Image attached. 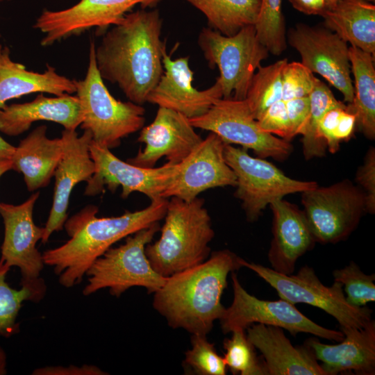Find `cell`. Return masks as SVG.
<instances>
[{"label": "cell", "mask_w": 375, "mask_h": 375, "mask_svg": "<svg viewBox=\"0 0 375 375\" xmlns=\"http://www.w3.org/2000/svg\"><path fill=\"white\" fill-rule=\"evenodd\" d=\"M162 20L158 10L128 12L94 47L103 80L116 84L130 101L142 105L163 74Z\"/></svg>", "instance_id": "cell-1"}, {"label": "cell", "mask_w": 375, "mask_h": 375, "mask_svg": "<svg viewBox=\"0 0 375 375\" xmlns=\"http://www.w3.org/2000/svg\"><path fill=\"white\" fill-rule=\"evenodd\" d=\"M241 260L228 249L212 252L203 262L166 277L153 293V307L172 328L207 335L224 312L221 299L227 278L242 267Z\"/></svg>", "instance_id": "cell-2"}, {"label": "cell", "mask_w": 375, "mask_h": 375, "mask_svg": "<svg viewBox=\"0 0 375 375\" xmlns=\"http://www.w3.org/2000/svg\"><path fill=\"white\" fill-rule=\"evenodd\" d=\"M168 199L151 201L146 208L117 217H98V208L88 206L65 223L69 240L42 253L45 265L67 288L80 283L90 265L117 242L164 218Z\"/></svg>", "instance_id": "cell-3"}, {"label": "cell", "mask_w": 375, "mask_h": 375, "mask_svg": "<svg viewBox=\"0 0 375 375\" xmlns=\"http://www.w3.org/2000/svg\"><path fill=\"white\" fill-rule=\"evenodd\" d=\"M164 218L160 238L145 247L146 256L157 273L168 277L208 258L215 231L203 199L185 201L171 197Z\"/></svg>", "instance_id": "cell-4"}, {"label": "cell", "mask_w": 375, "mask_h": 375, "mask_svg": "<svg viewBox=\"0 0 375 375\" xmlns=\"http://www.w3.org/2000/svg\"><path fill=\"white\" fill-rule=\"evenodd\" d=\"M94 47L91 40L87 72L83 79L76 80L75 93L82 111L80 126L92 134L94 142L111 149L143 127L145 110L142 105L117 100L110 94L97 69Z\"/></svg>", "instance_id": "cell-5"}, {"label": "cell", "mask_w": 375, "mask_h": 375, "mask_svg": "<svg viewBox=\"0 0 375 375\" xmlns=\"http://www.w3.org/2000/svg\"><path fill=\"white\" fill-rule=\"evenodd\" d=\"M159 230L156 222L127 236L124 244L110 247L96 259L85 273L88 284L83 294L108 288L111 295L119 297L135 286L144 288L149 294L159 290L166 277L154 270L145 253L146 246Z\"/></svg>", "instance_id": "cell-6"}, {"label": "cell", "mask_w": 375, "mask_h": 375, "mask_svg": "<svg viewBox=\"0 0 375 375\" xmlns=\"http://www.w3.org/2000/svg\"><path fill=\"white\" fill-rule=\"evenodd\" d=\"M198 44L210 66L217 67L222 98L245 99L253 74L269 56L259 41L254 25L242 28L231 36L203 28Z\"/></svg>", "instance_id": "cell-7"}, {"label": "cell", "mask_w": 375, "mask_h": 375, "mask_svg": "<svg viewBox=\"0 0 375 375\" xmlns=\"http://www.w3.org/2000/svg\"><path fill=\"white\" fill-rule=\"evenodd\" d=\"M241 264L270 285L280 299L293 305L317 307L334 317L340 328H359L372 319L371 309L355 307L347 301L342 283L334 281L330 287L324 285L311 267L304 265L296 274H285L242 258Z\"/></svg>", "instance_id": "cell-8"}, {"label": "cell", "mask_w": 375, "mask_h": 375, "mask_svg": "<svg viewBox=\"0 0 375 375\" xmlns=\"http://www.w3.org/2000/svg\"><path fill=\"white\" fill-rule=\"evenodd\" d=\"M224 154L236 177L234 195L241 201L249 222L257 221L273 201L318 186L315 181H299L286 176L265 158L253 157L242 147L225 144Z\"/></svg>", "instance_id": "cell-9"}, {"label": "cell", "mask_w": 375, "mask_h": 375, "mask_svg": "<svg viewBox=\"0 0 375 375\" xmlns=\"http://www.w3.org/2000/svg\"><path fill=\"white\" fill-rule=\"evenodd\" d=\"M301 203L315 240L321 244L345 240L365 212L363 191L349 180L304 191Z\"/></svg>", "instance_id": "cell-10"}, {"label": "cell", "mask_w": 375, "mask_h": 375, "mask_svg": "<svg viewBox=\"0 0 375 375\" xmlns=\"http://www.w3.org/2000/svg\"><path fill=\"white\" fill-rule=\"evenodd\" d=\"M189 121L194 128L216 134L226 144L251 149L258 158L283 161L293 150L289 141L261 129L245 99L221 98L206 113Z\"/></svg>", "instance_id": "cell-11"}, {"label": "cell", "mask_w": 375, "mask_h": 375, "mask_svg": "<svg viewBox=\"0 0 375 375\" xmlns=\"http://www.w3.org/2000/svg\"><path fill=\"white\" fill-rule=\"evenodd\" d=\"M233 299L219 319L224 334L235 330H245L252 324H262L285 329L292 335L299 333L340 342L344 338L341 331L319 325L301 313L294 305L283 299L268 301L249 294L242 286L235 272H231Z\"/></svg>", "instance_id": "cell-12"}, {"label": "cell", "mask_w": 375, "mask_h": 375, "mask_svg": "<svg viewBox=\"0 0 375 375\" xmlns=\"http://www.w3.org/2000/svg\"><path fill=\"white\" fill-rule=\"evenodd\" d=\"M90 151L95 172L87 182L84 191L86 196L99 194L105 188L113 192L121 186L123 199L134 192L145 194L151 201L162 199V194L178 168V163L168 162L159 167L136 166L122 160L110 149L93 140Z\"/></svg>", "instance_id": "cell-13"}, {"label": "cell", "mask_w": 375, "mask_h": 375, "mask_svg": "<svg viewBox=\"0 0 375 375\" xmlns=\"http://www.w3.org/2000/svg\"><path fill=\"white\" fill-rule=\"evenodd\" d=\"M160 0H80L67 8L44 10L33 27L42 33L40 44L48 47L92 28H107L120 22L136 5L145 8Z\"/></svg>", "instance_id": "cell-14"}, {"label": "cell", "mask_w": 375, "mask_h": 375, "mask_svg": "<svg viewBox=\"0 0 375 375\" xmlns=\"http://www.w3.org/2000/svg\"><path fill=\"white\" fill-rule=\"evenodd\" d=\"M288 42L299 53L301 63L339 90L344 102L354 96L347 43L329 29L297 24L288 32Z\"/></svg>", "instance_id": "cell-15"}, {"label": "cell", "mask_w": 375, "mask_h": 375, "mask_svg": "<svg viewBox=\"0 0 375 375\" xmlns=\"http://www.w3.org/2000/svg\"><path fill=\"white\" fill-rule=\"evenodd\" d=\"M225 144L216 134L208 136L181 162L162 199L191 201L209 189L236 185V177L224 154Z\"/></svg>", "instance_id": "cell-16"}, {"label": "cell", "mask_w": 375, "mask_h": 375, "mask_svg": "<svg viewBox=\"0 0 375 375\" xmlns=\"http://www.w3.org/2000/svg\"><path fill=\"white\" fill-rule=\"evenodd\" d=\"M39 195L37 192L17 205L0 202V215L4 225L1 260L10 267H17L21 280L39 278L45 265L42 253L36 247L43 237L44 227L37 226L33 217Z\"/></svg>", "instance_id": "cell-17"}, {"label": "cell", "mask_w": 375, "mask_h": 375, "mask_svg": "<svg viewBox=\"0 0 375 375\" xmlns=\"http://www.w3.org/2000/svg\"><path fill=\"white\" fill-rule=\"evenodd\" d=\"M63 142L62 157L55 170V187L51 208L41 240L46 244L51 234L63 228L67 218V209L72 190L83 181L88 182L95 172L90 147L92 134L84 131L78 135L76 130L62 131Z\"/></svg>", "instance_id": "cell-18"}, {"label": "cell", "mask_w": 375, "mask_h": 375, "mask_svg": "<svg viewBox=\"0 0 375 375\" xmlns=\"http://www.w3.org/2000/svg\"><path fill=\"white\" fill-rule=\"evenodd\" d=\"M189 119L172 109L158 107L153 121L142 127L138 141L145 147L126 162L151 168L162 157L172 164L183 161L202 141Z\"/></svg>", "instance_id": "cell-19"}, {"label": "cell", "mask_w": 375, "mask_h": 375, "mask_svg": "<svg viewBox=\"0 0 375 375\" xmlns=\"http://www.w3.org/2000/svg\"><path fill=\"white\" fill-rule=\"evenodd\" d=\"M162 65L165 71L147 102L174 110L191 119L206 113L217 100L222 98L217 80L206 90H198L193 86L194 72L190 67L188 57L172 60L165 47Z\"/></svg>", "instance_id": "cell-20"}, {"label": "cell", "mask_w": 375, "mask_h": 375, "mask_svg": "<svg viewBox=\"0 0 375 375\" xmlns=\"http://www.w3.org/2000/svg\"><path fill=\"white\" fill-rule=\"evenodd\" d=\"M343 339L337 344L322 343L311 338L304 345L322 362L326 375L353 372L360 375L375 374V321L364 326L340 328Z\"/></svg>", "instance_id": "cell-21"}, {"label": "cell", "mask_w": 375, "mask_h": 375, "mask_svg": "<svg viewBox=\"0 0 375 375\" xmlns=\"http://www.w3.org/2000/svg\"><path fill=\"white\" fill-rule=\"evenodd\" d=\"M272 212V240L268 252L271 268L293 274L297 260L311 250L315 240L303 210L287 201L269 204Z\"/></svg>", "instance_id": "cell-22"}, {"label": "cell", "mask_w": 375, "mask_h": 375, "mask_svg": "<svg viewBox=\"0 0 375 375\" xmlns=\"http://www.w3.org/2000/svg\"><path fill=\"white\" fill-rule=\"evenodd\" d=\"M246 331L262 354L267 375H326L312 352L304 344L294 347L283 328L254 324Z\"/></svg>", "instance_id": "cell-23"}, {"label": "cell", "mask_w": 375, "mask_h": 375, "mask_svg": "<svg viewBox=\"0 0 375 375\" xmlns=\"http://www.w3.org/2000/svg\"><path fill=\"white\" fill-rule=\"evenodd\" d=\"M39 121L52 122L65 129L76 130L82 122L78 98L69 94L49 97L40 93L31 101L6 104L0 108V131L9 136L22 134Z\"/></svg>", "instance_id": "cell-24"}, {"label": "cell", "mask_w": 375, "mask_h": 375, "mask_svg": "<svg viewBox=\"0 0 375 375\" xmlns=\"http://www.w3.org/2000/svg\"><path fill=\"white\" fill-rule=\"evenodd\" d=\"M38 92L72 94L76 92V80L58 74L49 65L43 72L28 70L11 59L8 47L0 45V108L9 100Z\"/></svg>", "instance_id": "cell-25"}, {"label": "cell", "mask_w": 375, "mask_h": 375, "mask_svg": "<svg viewBox=\"0 0 375 375\" xmlns=\"http://www.w3.org/2000/svg\"><path fill=\"white\" fill-rule=\"evenodd\" d=\"M47 127L39 126L22 140L11 157L12 169L22 174L28 191L49 185L62 157L63 142L50 139Z\"/></svg>", "instance_id": "cell-26"}, {"label": "cell", "mask_w": 375, "mask_h": 375, "mask_svg": "<svg viewBox=\"0 0 375 375\" xmlns=\"http://www.w3.org/2000/svg\"><path fill=\"white\" fill-rule=\"evenodd\" d=\"M325 27L351 46L374 56L375 6L372 3L340 0L322 16Z\"/></svg>", "instance_id": "cell-27"}, {"label": "cell", "mask_w": 375, "mask_h": 375, "mask_svg": "<svg viewBox=\"0 0 375 375\" xmlns=\"http://www.w3.org/2000/svg\"><path fill=\"white\" fill-rule=\"evenodd\" d=\"M354 96L347 109L356 117V127L369 140L375 138L374 56L357 47H349Z\"/></svg>", "instance_id": "cell-28"}, {"label": "cell", "mask_w": 375, "mask_h": 375, "mask_svg": "<svg viewBox=\"0 0 375 375\" xmlns=\"http://www.w3.org/2000/svg\"><path fill=\"white\" fill-rule=\"evenodd\" d=\"M202 12L209 27L231 36L242 28L255 25L261 0H183Z\"/></svg>", "instance_id": "cell-29"}, {"label": "cell", "mask_w": 375, "mask_h": 375, "mask_svg": "<svg viewBox=\"0 0 375 375\" xmlns=\"http://www.w3.org/2000/svg\"><path fill=\"white\" fill-rule=\"evenodd\" d=\"M0 259V336L8 338L20 331L17 318L25 301L40 302L47 293V285L43 278L21 280V289L12 288L6 282L10 269Z\"/></svg>", "instance_id": "cell-30"}, {"label": "cell", "mask_w": 375, "mask_h": 375, "mask_svg": "<svg viewBox=\"0 0 375 375\" xmlns=\"http://www.w3.org/2000/svg\"><path fill=\"white\" fill-rule=\"evenodd\" d=\"M309 98L310 114L302 134L303 153L306 160L325 155L326 146L319 135V124L328 110L346 106L344 102L338 100L330 88L317 78Z\"/></svg>", "instance_id": "cell-31"}, {"label": "cell", "mask_w": 375, "mask_h": 375, "mask_svg": "<svg viewBox=\"0 0 375 375\" xmlns=\"http://www.w3.org/2000/svg\"><path fill=\"white\" fill-rule=\"evenodd\" d=\"M288 59L260 66L251 79L245 98L253 117L258 120L267 109L282 99V72Z\"/></svg>", "instance_id": "cell-32"}, {"label": "cell", "mask_w": 375, "mask_h": 375, "mask_svg": "<svg viewBox=\"0 0 375 375\" xmlns=\"http://www.w3.org/2000/svg\"><path fill=\"white\" fill-rule=\"evenodd\" d=\"M231 338H226L223 346L224 360L233 374L267 375L262 358L256 355V348L249 340L245 330L231 332Z\"/></svg>", "instance_id": "cell-33"}, {"label": "cell", "mask_w": 375, "mask_h": 375, "mask_svg": "<svg viewBox=\"0 0 375 375\" xmlns=\"http://www.w3.org/2000/svg\"><path fill=\"white\" fill-rule=\"evenodd\" d=\"M281 2L282 0H261L258 18L254 25L259 41L276 56L287 47Z\"/></svg>", "instance_id": "cell-34"}, {"label": "cell", "mask_w": 375, "mask_h": 375, "mask_svg": "<svg viewBox=\"0 0 375 375\" xmlns=\"http://www.w3.org/2000/svg\"><path fill=\"white\" fill-rule=\"evenodd\" d=\"M334 281L342 285L347 301L355 307H365L375 301V275L364 273L351 261L344 267L333 272Z\"/></svg>", "instance_id": "cell-35"}, {"label": "cell", "mask_w": 375, "mask_h": 375, "mask_svg": "<svg viewBox=\"0 0 375 375\" xmlns=\"http://www.w3.org/2000/svg\"><path fill=\"white\" fill-rule=\"evenodd\" d=\"M355 129L356 117L346 105L328 110L319 124L318 133L326 149L334 153L340 149L341 142L351 139Z\"/></svg>", "instance_id": "cell-36"}, {"label": "cell", "mask_w": 375, "mask_h": 375, "mask_svg": "<svg viewBox=\"0 0 375 375\" xmlns=\"http://www.w3.org/2000/svg\"><path fill=\"white\" fill-rule=\"evenodd\" d=\"M192 347L185 353L184 364L199 375H225L226 365L213 343L204 335L193 334Z\"/></svg>", "instance_id": "cell-37"}, {"label": "cell", "mask_w": 375, "mask_h": 375, "mask_svg": "<svg viewBox=\"0 0 375 375\" xmlns=\"http://www.w3.org/2000/svg\"><path fill=\"white\" fill-rule=\"evenodd\" d=\"M316 78L301 62H288L282 72V99L288 101L309 96Z\"/></svg>", "instance_id": "cell-38"}, {"label": "cell", "mask_w": 375, "mask_h": 375, "mask_svg": "<svg viewBox=\"0 0 375 375\" xmlns=\"http://www.w3.org/2000/svg\"><path fill=\"white\" fill-rule=\"evenodd\" d=\"M257 121L261 129L267 133L289 142L293 138L286 103L283 99L270 106Z\"/></svg>", "instance_id": "cell-39"}, {"label": "cell", "mask_w": 375, "mask_h": 375, "mask_svg": "<svg viewBox=\"0 0 375 375\" xmlns=\"http://www.w3.org/2000/svg\"><path fill=\"white\" fill-rule=\"evenodd\" d=\"M356 181L365 194V212H375V149L370 147L367 151L363 164L356 174Z\"/></svg>", "instance_id": "cell-40"}, {"label": "cell", "mask_w": 375, "mask_h": 375, "mask_svg": "<svg viewBox=\"0 0 375 375\" xmlns=\"http://www.w3.org/2000/svg\"><path fill=\"white\" fill-rule=\"evenodd\" d=\"M292 137L302 135L310 114L309 96L285 101Z\"/></svg>", "instance_id": "cell-41"}, {"label": "cell", "mask_w": 375, "mask_h": 375, "mask_svg": "<svg viewBox=\"0 0 375 375\" xmlns=\"http://www.w3.org/2000/svg\"><path fill=\"white\" fill-rule=\"evenodd\" d=\"M33 375H105L108 373L92 365L47 366L35 369Z\"/></svg>", "instance_id": "cell-42"}, {"label": "cell", "mask_w": 375, "mask_h": 375, "mask_svg": "<svg viewBox=\"0 0 375 375\" xmlns=\"http://www.w3.org/2000/svg\"><path fill=\"white\" fill-rule=\"evenodd\" d=\"M294 8L308 15L322 16L326 10L325 0H288Z\"/></svg>", "instance_id": "cell-43"}, {"label": "cell", "mask_w": 375, "mask_h": 375, "mask_svg": "<svg viewBox=\"0 0 375 375\" xmlns=\"http://www.w3.org/2000/svg\"><path fill=\"white\" fill-rule=\"evenodd\" d=\"M15 147L6 141L0 135V158L10 159L15 151Z\"/></svg>", "instance_id": "cell-44"}, {"label": "cell", "mask_w": 375, "mask_h": 375, "mask_svg": "<svg viewBox=\"0 0 375 375\" xmlns=\"http://www.w3.org/2000/svg\"><path fill=\"white\" fill-rule=\"evenodd\" d=\"M12 160L10 158H0V178L12 169Z\"/></svg>", "instance_id": "cell-45"}, {"label": "cell", "mask_w": 375, "mask_h": 375, "mask_svg": "<svg viewBox=\"0 0 375 375\" xmlns=\"http://www.w3.org/2000/svg\"><path fill=\"white\" fill-rule=\"evenodd\" d=\"M7 356L2 347H0V375L7 374Z\"/></svg>", "instance_id": "cell-46"}, {"label": "cell", "mask_w": 375, "mask_h": 375, "mask_svg": "<svg viewBox=\"0 0 375 375\" xmlns=\"http://www.w3.org/2000/svg\"><path fill=\"white\" fill-rule=\"evenodd\" d=\"M340 0H325L326 8H331L336 5Z\"/></svg>", "instance_id": "cell-47"}, {"label": "cell", "mask_w": 375, "mask_h": 375, "mask_svg": "<svg viewBox=\"0 0 375 375\" xmlns=\"http://www.w3.org/2000/svg\"><path fill=\"white\" fill-rule=\"evenodd\" d=\"M351 1H364L368 3H374L375 0H351Z\"/></svg>", "instance_id": "cell-48"}, {"label": "cell", "mask_w": 375, "mask_h": 375, "mask_svg": "<svg viewBox=\"0 0 375 375\" xmlns=\"http://www.w3.org/2000/svg\"><path fill=\"white\" fill-rule=\"evenodd\" d=\"M10 1V0H0V1Z\"/></svg>", "instance_id": "cell-49"}]
</instances>
